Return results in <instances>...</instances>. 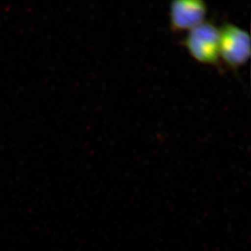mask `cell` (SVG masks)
<instances>
[{
  "label": "cell",
  "mask_w": 251,
  "mask_h": 251,
  "mask_svg": "<svg viewBox=\"0 0 251 251\" xmlns=\"http://www.w3.org/2000/svg\"><path fill=\"white\" fill-rule=\"evenodd\" d=\"M219 40V27L205 20L188 31L182 44L198 62L217 66L221 59Z\"/></svg>",
  "instance_id": "1"
},
{
  "label": "cell",
  "mask_w": 251,
  "mask_h": 251,
  "mask_svg": "<svg viewBox=\"0 0 251 251\" xmlns=\"http://www.w3.org/2000/svg\"><path fill=\"white\" fill-rule=\"evenodd\" d=\"M220 30V58L232 69L244 65L251 56V36L232 23H225Z\"/></svg>",
  "instance_id": "2"
},
{
  "label": "cell",
  "mask_w": 251,
  "mask_h": 251,
  "mask_svg": "<svg viewBox=\"0 0 251 251\" xmlns=\"http://www.w3.org/2000/svg\"><path fill=\"white\" fill-rule=\"evenodd\" d=\"M207 6L202 0H174L170 4V24L173 31L190 30L205 21Z\"/></svg>",
  "instance_id": "3"
}]
</instances>
